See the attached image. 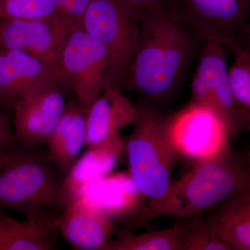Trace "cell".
Listing matches in <instances>:
<instances>
[{
  "label": "cell",
  "mask_w": 250,
  "mask_h": 250,
  "mask_svg": "<svg viewBox=\"0 0 250 250\" xmlns=\"http://www.w3.org/2000/svg\"><path fill=\"white\" fill-rule=\"evenodd\" d=\"M183 223L159 231L135 234L121 231L111 239L106 250H181Z\"/></svg>",
  "instance_id": "obj_19"
},
{
  "label": "cell",
  "mask_w": 250,
  "mask_h": 250,
  "mask_svg": "<svg viewBox=\"0 0 250 250\" xmlns=\"http://www.w3.org/2000/svg\"><path fill=\"white\" fill-rule=\"evenodd\" d=\"M168 133L178 155L193 162L209 159L229 145V133L221 118L191 102L168 116Z\"/></svg>",
  "instance_id": "obj_10"
},
{
  "label": "cell",
  "mask_w": 250,
  "mask_h": 250,
  "mask_svg": "<svg viewBox=\"0 0 250 250\" xmlns=\"http://www.w3.org/2000/svg\"><path fill=\"white\" fill-rule=\"evenodd\" d=\"M123 1L146 12L167 14L164 0H123Z\"/></svg>",
  "instance_id": "obj_25"
},
{
  "label": "cell",
  "mask_w": 250,
  "mask_h": 250,
  "mask_svg": "<svg viewBox=\"0 0 250 250\" xmlns=\"http://www.w3.org/2000/svg\"><path fill=\"white\" fill-rule=\"evenodd\" d=\"M166 14L190 28L205 42L229 48L249 21L250 6L238 0H164Z\"/></svg>",
  "instance_id": "obj_8"
},
{
  "label": "cell",
  "mask_w": 250,
  "mask_h": 250,
  "mask_svg": "<svg viewBox=\"0 0 250 250\" xmlns=\"http://www.w3.org/2000/svg\"><path fill=\"white\" fill-rule=\"evenodd\" d=\"M205 43L168 15L145 13L139 47L122 89L161 106L177 93Z\"/></svg>",
  "instance_id": "obj_1"
},
{
  "label": "cell",
  "mask_w": 250,
  "mask_h": 250,
  "mask_svg": "<svg viewBox=\"0 0 250 250\" xmlns=\"http://www.w3.org/2000/svg\"><path fill=\"white\" fill-rule=\"evenodd\" d=\"M250 186V167L228 145L205 160L195 161L177 180H172L165 196L144 207L129 220V232L159 217L186 220L205 213L233 194Z\"/></svg>",
  "instance_id": "obj_2"
},
{
  "label": "cell",
  "mask_w": 250,
  "mask_h": 250,
  "mask_svg": "<svg viewBox=\"0 0 250 250\" xmlns=\"http://www.w3.org/2000/svg\"><path fill=\"white\" fill-rule=\"evenodd\" d=\"M234 45L245 52H250V21H248L238 42Z\"/></svg>",
  "instance_id": "obj_26"
},
{
  "label": "cell",
  "mask_w": 250,
  "mask_h": 250,
  "mask_svg": "<svg viewBox=\"0 0 250 250\" xmlns=\"http://www.w3.org/2000/svg\"><path fill=\"white\" fill-rule=\"evenodd\" d=\"M0 105H4V100H3L2 90H1V84H0Z\"/></svg>",
  "instance_id": "obj_29"
},
{
  "label": "cell",
  "mask_w": 250,
  "mask_h": 250,
  "mask_svg": "<svg viewBox=\"0 0 250 250\" xmlns=\"http://www.w3.org/2000/svg\"><path fill=\"white\" fill-rule=\"evenodd\" d=\"M71 95V88L60 72L16 100L12 105L16 139L27 148L47 143Z\"/></svg>",
  "instance_id": "obj_9"
},
{
  "label": "cell",
  "mask_w": 250,
  "mask_h": 250,
  "mask_svg": "<svg viewBox=\"0 0 250 250\" xmlns=\"http://www.w3.org/2000/svg\"><path fill=\"white\" fill-rule=\"evenodd\" d=\"M135 106L132 132L125 146L129 175L146 204L152 203L165 196L179 155L168 133L169 116L139 97Z\"/></svg>",
  "instance_id": "obj_3"
},
{
  "label": "cell",
  "mask_w": 250,
  "mask_h": 250,
  "mask_svg": "<svg viewBox=\"0 0 250 250\" xmlns=\"http://www.w3.org/2000/svg\"><path fill=\"white\" fill-rule=\"evenodd\" d=\"M238 1L243 3V4L247 5V6H250V0H238Z\"/></svg>",
  "instance_id": "obj_30"
},
{
  "label": "cell",
  "mask_w": 250,
  "mask_h": 250,
  "mask_svg": "<svg viewBox=\"0 0 250 250\" xmlns=\"http://www.w3.org/2000/svg\"><path fill=\"white\" fill-rule=\"evenodd\" d=\"M60 72L59 67L23 51L0 48V84L4 105H13L41 82Z\"/></svg>",
  "instance_id": "obj_14"
},
{
  "label": "cell",
  "mask_w": 250,
  "mask_h": 250,
  "mask_svg": "<svg viewBox=\"0 0 250 250\" xmlns=\"http://www.w3.org/2000/svg\"><path fill=\"white\" fill-rule=\"evenodd\" d=\"M231 89L242 106L250 111V63L240 56L234 55V62L229 67Z\"/></svg>",
  "instance_id": "obj_22"
},
{
  "label": "cell",
  "mask_w": 250,
  "mask_h": 250,
  "mask_svg": "<svg viewBox=\"0 0 250 250\" xmlns=\"http://www.w3.org/2000/svg\"><path fill=\"white\" fill-rule=\"evenodd\" d=\"M0 250H4V249H3L2 243H1V241H0Z\"/></svg>",
  "instance_id": "obj_33"
},
{
  "label": "cell",
  "mask_w": 250,
  "mask_h": 250,
  "mask_svg": "<svg viewBox=\"0 0 250 250\" xmlns=\"http://www.w3.org/2000/svg\"><path fill=\"white\" fill-rule=\"evenodd\" d=\"M13 120L0 111V149L14 147L19 142L12 129Z\"/></svg>",
  "instance_id": "obj_24"
},
{
  "label": "cell",
  "mask_w": 250,
  "mask_h": 250,
  "mask_svg": "<svg viewBox=\"0 0 250 250\" xmlns=\"http://www.w3.org/2000/svg\"><path fill=\"white\" fill-rule=\"evenodd\" d=\"M59 68L75 98L86 108L105 90L116 87L107 49L82 27L67 34Z\"/></svg>",
  "instance_id": "obj_7"
},
{
  "label": "cell",
  "mask_w": 250,
  "mask_h": 250,
  "mask_svg": "<svg viewBox=\"0 0 250 250\" xmlns=\"http://www.w3.org/2000/svg\"><path fill=\"white\" fill-rule=\"evenodd\" d=\"M136 114L133 104L119 87L104 90L88 108L85 146L93 148L121 138Z\"/></svg>",
  "instance_id": "obj_13"
},
{
  "label": "cell",
  "mask_w": 250,
  "mask_h": 250,
  "mask_svg": "<svg viewBox=\"0 0 250 250\" xmlns=\"http://www.w3.org/2000/svg\"><path fill=\"white\" fill-rule=\"evenodd\" d=\"M225 46L207 41L197 58L192 76L191 103L215 112L228 127L230 137L250 131V111L237 101L231 89Z\"/></svg>",
  "instance_id": "obj_6"
},
{
  "label": "cell",
  "mask_w": 250,
  "mask_h": 250,
  "mask_svg": "<svg viewBox=\"0 0 250 250\" xmlns=\"http://www.w3.org/2000/svg\"><path fill=\"white\" fill-rule=\"evenodd\" d=\"M56 225L77 250H106L116 231L107 212L85 197L67 206L56 219Z\"/></svg>",
  "instance_id": "obj_11"
},
{
  "label": "cell",
  "mask_w": 250,
  "mask_h": 250,
  "mask_svg": "<svg viewBox=\"0 0 250 250\" xmlns=\"http://www.w3.org/2000/svg\"><path fill=\"white\" fill-rule=\"evenodd\" d=\"M59 22L67 33L82 27V21L92 0H52Z\"/></svg>",
  "instance_id": "obj_23"
},
{
  "label": "cell",
  "mask_w": 250,
  "mask_h": 250,
  "mask_svg": "<svg viewBox=\"0 0 250 250\" xmlns=\"http://www.w3.org/2000/svg\"><path fill=\"white\" fill-rule=\"evenodd\" d=\"M3 215H4V213H2V210H1V207H0V218H1Z\"/></svg>",
  "instance_id": "obj_32"
},
{
  "label": "cell",
  "mask_w": 250,
  "mask_h": 250,
  "mask_svg": "<svg viewBox=\"0 0 250 250\" xmlns=\"http://www.w3.org/2000/svg\"><path fill=\"white\" fill-rule=\"evenodd\" d=\"M123 148L121 137L88 148L64 179L66 207L82 197L88 184L106 177L116 164Z\"/></svg>",
  "instance_id": "obj_18"
},
{
  "label": "cell",
  "mask_w": 250,
  "mask_h": 250,
  "mask_svg": "<svg viewBox=\"0 0 250 250\" xmlns=\"http://www.w3.org/2000/svg\"><path fill=\"white\" fill-rule=\"evenodd\" d=\"M88 108L76 98H70L65 104L60 119L46 144L47 157L57 165L65 179L78 160L85 145Z\"/></svg>",
  "instance_id": "obj_15"
},
{
  "label": "cell",
  "mask_w": 250,
  "mask_h": 250,
  "mask_svg": "<svg viewBox=\"0 0 250 250\" xmlns=\"http://www.w3.org/2000/svg\"><path fill=\"white\" fill-rule=\"evenodd\" d=\"M228 49L231 53H233V55L240 56L250 63V52H245L239 47H237L236 45L231 46Z\"/></svg>",
  "instance_id": "obj_28"
},
{
  "label": "cell",
  "mask_w": 250,
  "mask_h": 250,
  "mask_svg": "<svg viewBox=\"0 0 250 250\" xmlns=\"http://www.w3.org/2000/svg\"><path fill=\"white\" fill-rule=\"evenodd\" d=\"M146 12L123 0H92L83 16L82 27L107 49L113 83L121 89L139 47Z\"/></svg>",
  "instance_id": "obj_5"
},
{
  "label": "cell",
  "mask_w": 250,
  "mask_h": 250,
  "mask_svg": "<svg viewBox=\"0 0 250 250\" xmlns=\"http://www.w3.org/2000/svg\"><path fill=\"white\" fill-rule=\"evenodd\" d=\"M215 234L233 250H250V186L205 212Z\"/></svg>",
  "instance_id": "obj_17"
},
{
  "label": "cell",
  "mask_w": 250,
  "mask_h": 250,
  "mask_svg": "<svg viewBox=\"0 0 250 250\" xmlns=\"http://www.w3.org/2000/svg\"><path fill=\"white\" fill-rule=\"evenodd\" d=\"M246 159L247 162H248V165H249L250 167V152L248 153V154H247Z\"/></svg>",
  "instance_id": "obj_31"
},
{
  "label": "cell",
  "mask_w": 250,
  "mask_h": 250,
  "mask_svg": "<svg viewBox=\"0 0 250 250\" xmlns=\"http://www.w3.org/2000/svg\"><path fill=\"white\" fill-rule=\"evenodd\" d=\"M14 152L15 151L12 150L11 148L0 149V169L11 160Z\"/></svg>",
  "instance_id": "obj_27"
},
{
  "label": "cell",
  "mask_w": 250,
  "mask_h": 250,
  "mask_svg": "<svg viewBox=\"0 0 250 250\" xmlns=\"http://www.w3.org/2000/svg\"><path fill=\"white\" fill-rule=\"evenodd\" d=\"M67 34L47 21L0 18V48L19 49L56 67Z\"/></svg>",
  "instance_id": "obj_12"
},
{
  "label": "cell",
  "mask_w": 250,
  "mask_h": 250,
  "mask_svg": "<svg viewBox=\"0 0 250 250\" xmlns=\"http://www.w3.org/2000/svg\"><path fill=\"white\" fill-rule=\"evenodd\" d=\"M0 18L40 20L62 25L52 0H0Z\"/></svg>",
  "instance_id": "obj_20"
},
{
  "label": "cell",
  "mask_w": 250,
  "mask_h": 250,
  "mask_svg": "<svg viewBox=\"0 0 250 250\" xmlns=\"http://www.w3.org/2000/svg\"><path fill=\"white\" fill-rule=\"evenodd\" d=\"M61 205L66 207L64 177L47 154L15 151L0 169V207L26 215Z\"/></svg>",
  "instance_id": "obj_4"
},
{
  "label": "cell",
  "mask_w": 250,
  "mask_h": 250,
  "mask_svg": "<svg viewBox=\"0 0 250 250\" xmlns=\"http://www.w3.org/2000/svg\"><path fill=\"white\" fill-rule=\"evenodd\" d=\"M46 208L26 215L23 221L3 215L0 218V241L4 250L54 249L59 231L57 217Z\"/></svg>",
  "instance_id": "obj_16"
},
{
  "label": "cell",
  "mask_w": 250,
  "mask_h": 250,
  "mask_svg": "<svg viewBox=\"0 0 250 250\" xmlns=\"http://www.w3.org/2000/svg\"><path fill=\"white\" fill-rule=\"evenodd\" d=\"M181 250H231L213 231L202 214L186 219Z\"/></svg>",
  "instance_id": "obj_21"
}]
</instances>
